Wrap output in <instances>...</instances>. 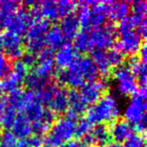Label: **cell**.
<instances>
[{"instance_id": "cell-1", "label": "cell", "mask_w": 147, "mask_h": 147, "mask_svg": "<svg viewBox=\"0 0 147 147\" xmlns=\"http://www.w3.org/2000/svg\"><path fill=\"white\" fill-rule=\"evenodd\" d=\"M120 114V106L113 94L102 96L87 111V120L91 124H105L117 118Z\"/></svg>"}, {"instance_id": "cell-2", "label": "cell", "mask_w": 147, "mask_h": 147, "mask_svg": "<svg viewBox=\"0 0 147 147\" xmlns=\"http://www.w3.org/2000/svg\"><path fill=\"white\" fill-rule=\"evenodd\" d=\"M38 102L47 103L54 115L65 113L68 108V92L63 88L57 86L55 83L49 82L39 91L34 92Z\"/></svg>"}, {"instance_id": "cell-3", "label": "cell", "mask_w": 147, "mask_h": 147, "mask_svg": "<svg viewBox=\"0 0 147 147\" xmlns=\"http://www.w3.org/2000/svg\"><path fill=\"white\" fill-rule=\"evenodd\" d=\"M76 121L67 117L58 119L52 126L50 133L45 139L47 147H60L75 136Z\"/></svg>"}, {"instance_id": "cell-4", "label": "cell", "mask_w": 147, "mask_h": 147, "mask_svg": "<svg viewBox=\"0 0 147 147\" xmlns=\"http://www.w3.org/2000/svg\"><path fill=\"white\" fill-rule=\"evenodd\" d=\"M49 24L44 19L33 21L25 34V46L30 53H38L45 48V36Z\"/></svg>"}, {"instance_id": "cell-5", "label": "cell", "mask_w": 147, "mask_h": 147, "mask_svg": "<svg viewBox=\"0 0 147 147\" xmlns=\"http://www.w3.org/2000/svg\"><path fill=\"white\" fill-rule=\"evenodd\" d=\"M88 34L92 48L95 50H104L111 48L117 36L115 26L111 24L91 30Z\"/></svg>"}, {"instance_id": "cell-6", "label": "cell", "mask_w": 147, "mask_h": 147, "mask_svg": "<svg viewBox=\"0 0 147 147\" xmlns=\"http://www.w3.org/2000/svg\"><path fill=\"white\" fill-rule=\"evenodd\" d=\"M114 77L117 82V90L122 95H133L137 90L136 77L127 65H119L114 71Z\"/></svg>"}, {"instance_id": "cell-7", "label": "cell", "mask_w": 147, "mask_h": 147, "mask_svg": "<svg viewBox=\"0 0 147 147\" xmlns=\"http://www.w3.org/2000/svg\"><path fill=\"white\" fill-rule=\"evenodd\" d=\"M146 102L145 100L140 99L137 96H133L130 99L129 102L124 111V117L125 120L129 123L130 125L133 124L134 127L140 123L146 122Z\"/></svg>"}, {"instance_id": "cell-8", "label": "cell", "mask_w": 147, "mask_h": 147, "mask_svg": "<svg viewBox=\"0 0 147 147\" xmlns=\"http://www.w3.org/2000/svg\"><path fill=\"white\" fill-rule=\"evenodd\" d=\"M119 34H120V37L115 46V49L120 50L122 53L129 54V55H135L139 52L142 45V38L136 31H127Z\"/></svg>"}, {"instance_id": "cell-9", "label": "cell", "mask_w": 147, "mask_h": 147, "mask_svg": "<svg viewBox=\"0 0 147 147\" xmlns=\"http://www.w3.org/2000/svg\"><path fill=\"white\" fill-rule=\"evenodd\" d=\"M32 22L33 19L31 17L29 11L24 7H19L10 17L7 29L9 30V32L22 36V34H26Z\"/></svg>"}, {"instance_id": "cell-10", "label": "cell", "mask_w": 147, "mask_h": 147, "mask_svg": "<svg viewBox=\"0 0 147 147\" xmlns=\"http://www.w3.org/2000/svg\"><path fill=\"white\" fill-rule=\"evenodd\" d=\"M107 88V82L104 79H96L88 82L81 88L79 93L85 103L93 104L100 99Z\"/></svg>"}, {"instance_id": "cell-11", "label": "cell", "mask_w": 147, "mask_h": 147, "mask_svg": "<svg viewBox=\"0 0 147 147\" xmlns=\"http://www.w3.org/2000/svg\"><path fill=\"white\" fill-rule=\"evenodd\" d=\"M36 61L37 65L34 70V73L39 76L41 78L49 80L54 71V66H55L53 50L49 48H44L38 52Z\"/></svg>"}, {"instance_id": "cell-12", "label": "cell", "mask_w": 147, "mask_h": 147, "mask_svg": "<svg viewBox=\"0 0 147 147\" xmlns=\"http://www.w3.org/2000/svg\"><path fill=\"white\" fill-rule=\"evenodd\" d=\"M3 49L6 50L7 57L16 60L24 55V40L21 36L11 32H7L2 34Z\"/></svg>"}, {"instance_id": "cell-13", "label": "cell", "mask_w": 147, "mask_h": 147, "mask_svg": "<svg viewBox=\"0 0 147 147\" xmlns=\"http://www.w3.org/2000/svg\"><path fill=\"white\" fill-rule=\"evenodd\" d=\"M78 57L76 51L70 43H64L61 48L58 49L54 54V63L61 70L68 68Z\"/></svg>"}, {"instance_id": "cell-14", "label": "cell", "mask_w": 147, "mask_h": 147, "mask_svg": "<svg viewBox=\"0 0 147 147\" xmlns=\"http://www.w3.org/2000/svg\"><path fill=\"white\" fill-rule=\"evenodd\" d=\"M110 138V131L107 126L104 124H98L94 127H92L90 132L82 140L90 147L94 144H105L109 142Z\"/></svg>"}, {"instance_id": "cell-15", "label": "cell", "mask_w": 147, "mask_h": 147, "mask_svg": "<svg viewBox=\"0 0 147 147\" xmlns=\"http://www.w3.org/2000/svg\"><path fill=\"white\" fill-rule=\"evenodd\" d=\"M68 103L69 108L67 110L66 117L76 121V119L78 118L79 115L87 108V104L85 103L78 90L72 88L68 92Z\"/></svg>"}, {"instance_id": "cell-16", "label": "cell", "mask_w": 147, "mask_h": 147, "mask_svg": "<svg viewBox=\"0 0 147 147\" xmlns=\"http://www.w3.org/2000/svg\"><path fill=\"white\" fill-rule=\"evenodd\" d=\"M110 137L115 140V142H125L129 138L133 131V127L127 123L125 119H118L112 124L109 129Z\"/></svg>"}, {"instance_id": "cell-17", "label": "cell", "mask_w": 147, "mask_h": 147, "mask_svg": "<svg viewBox=\"0 0 147 147\" xmlns=\"http://www.w3.org/2000/svg\"><path fill=\"white\" fill-rule=\"evenodd\" d=\"M32 132V124L28 117L24 113L19 112L11 127V133L17 139L22 140V139L29 137Z\"/></svg>"}, {"instance_id": "cell-18", "label": "cell", "mask_w": 147, "mask_h": 147, "mask_svg": "<svg viewBox=\"0 0 147 147\" xmlns=\"http://www.w3.org/2000/svg\"><path fill=\"white\" fill-rule=\"evenodd\" d=\"M104 5H105L106 16L112 20L121 21L129 15L130 7L127 2L104 1Z\"/></svg>"}, {"instance_id": "cell-19", "label": "cell", "mask_w": 147, "mask_h": 147, "mask_svg": "<svg viewBox=\"0 0 147 147\" xmlns=\"http://www.w3.org/2000/svg\"><path fill=\"white\" fill-rule=\"evenodd\" d=\"M59 27L65 39L70 40L74 39L75 36L78 34L80 25L78 20H77V17L72 13L63 18Z\"/></svg>"}, {"instance_id": "cell-20", "label": "cell", "mask_w": 147, "mask_h": 147, "mask_svg": "<svg viewBox=\"0 0 147 147\" xmlns=\"http://www.w3.org/2000/svg\"><path fill=\"white\" fill-rule=\"evenodd\" d=\"M20 3L15 0L0 1V30L7 29L10 17L19 9Z\"/></svg>"}, {"instance_id": "cell-21", "label": "cell", "mask_w": 147, "mask_h": 147, "mask_svg": "<svg viewBox=\"0 0 147 147\" xmlns=\"http://www.w3.org/2000/svg\"><path fill=\"white\" fill-rule=\"evenodd\" d=\"M65 38L58 25L49 27L45 36V43L50 49H58L65 43Z\"/></svg>"}, {"instance_id": "cell-22", "label": "cell", "mask_w": 147, "mask_h": 147, "mask_svg": "<svg viewBox=\"0 0 147 147\" xmlns=\"http://www.w3.org/2000/svg\"><path fill=\"white\" fill-rule=\"evenodd\" d=\"M40 16L46 21H57L60 18L57 2L52 0H45L37 3Z\"/></svg>"}, {"instance_id": "cell-23", "label": "cell", "mask_w": 147, "mask_h": 147, "mask_svg": "<svg viewBox=\"0 0 147 147\" xmlns=\"http://www.w3.org/2000/svg\"><path fill=\"white\" fill-rule=\"evenodd\" d=\"M24 77H22L20 75L14 71H10L7 76L4 78L0 79V91L6 92V93H10L14 90H16L21 84L24 82Z\"/></svg>"}, {"instance_id": "cell-24", "label": "cell", "mask_w": 147, "mask_h": 147, "mask_svg": "<svg viewBox=\"0 0 147 147\" xmlns=\"http://www.w3.org/2000/svg\"><path fill=\"white\" fill-rule=\"evenodd\" d=\"M135 77H138V83L140 87H146V64L136 57L130 58L129 64L127 65Z\"/></svg>"}, {"instance_id": "cell-25", "label": "cell", "mask_w": 147, "mask_h": 147, "mask_svg": "<svg viewBox=\"0 0 147 147\" xmlns=\"http://www.w3.org/2000/svg\"><path fill=\"white\" fill-rule=\"evenodd\" d=\"M74 49L76 51H78L81 53H88L93 50L92 48L90 34L88 31H80L74 38Z\"/></svg>"}, {"instance_id": "cell-26", "label": "cell", "mask_w": 147, "mask_h": 147, "mask_svg": "<svg viewBox=\"0 0 147 147\" xmlns=\"http://www.w3.org/2000/svg\"><path fill=\"white\" fill-rule=\"evenodd\" d=\"M91 59L95 63L99 73L102 74V75H107L110 72L111 65L108 61L105 50H94L92 52Z\"/></svg>"}, {"instance_id": "cell-27", "label": "cell", "mask_w": 147, "mask_h": 147, "mask_svg": "<svg viewBox=\"0 0 147 147\" xmlns=\"http://www.w3.org/2000/svg\"><path fill=\"white\" fill-rule=\"evenodd\" d=\"M24 80L25 82L26 87L29 88L30 91L33 92L39 91L41 88H43L49 83V80L41 78L39 76L34 73V71L27 73Z\"/></svg>"}, {"instance_id": "cell-28", "label": "cell", "mask_w": 147, "mask_h": 147, "mask_svg": "<svg viewBox=\"0 0 147 147\" xmlns=\"http://www.w3.org/2000/svg\"><path fill=\"white\" fill-rule=\"evenodd\" d=\"M16 109L9 103L4 109L0 111V124L3 126L4 129H11L15 121V118H16Z\"/></svg>"}, {"instance_id": "cell-29", "label": "cell", "mask_w": 147, "mask_h": 147, "mask_svg": "<svg viewBox=\"0 0 147 147\" xmlns=\"http://www.w3.org/2000/svg\"><path fill=\"white\" fill-rule=\"evenodd\" d=\"M44 144L43 138L39 135H30L17 142V147H42Z\"/></svg>"}, {"instance_id": "cell-30", "label": "cell", "mask_w": 147, "mask_h": 147, "mask_svg": "<svg viewBox=\"0 0 147 147\" xmlns=\"http://www.w3.org/2000/svg\"><path fill=\"white\" fill-rule=\"evenodd\" d=\"M106 54L111 67H117L119 65H121L124 60V55L120 50L117 49L115 48L111 49L106 51Z\"/></svg>"}, {"instance_id": "cell-31", "label": "cell", "mask_w": 147, "mask_h": 147, "mask_svg": "<svg viewBox=\"0 0 147 147\" xmlns=\"http://www.w3.org/2000/svg\"><path fill=\"white\" fill-rule=\"evenodd\" d=\"M91 129H92V124L88 122L87 119H81L76 125L75 136L78 138H84L90 132Z\"/></svg>"}, {"instance_id": "cell-32", "label": "cell", "mask_w": 147, "mask_h": 147, "mask_svg": "<svg viewBox=\"0 0 147 147\" xmlns=\"http://www.w3.org/2000/svg\"><path fill=\"white\" fill-rule=\"evenodd\" d=\"M57 5L60 17H65L73 13L74 9L76 7V3L74 1H69V0H63V1L57 2Z\"/></svg>"}, {"instance_id": "cell-33", "label": "cell", "mask_w": 147, "mask_h": 147, "mask_svg": "<svg viewBox=\"0 0 147 147\" xmlns=\"http://www.w3.org/2000/svg\"><path fill=\"white\" fill-rule=\"evenodd\" d=\"M122 147H145V140L142 134H131L124 142Z\"/></svg>"}, {"instance_id": "cell-34", "label": "cell", "mask_w": 147, "mask_h": 147, "mask_svg": "<svg viewBox=\"0 0 147 147\" xmlns=\"http://www.w3.org/2000/svg\"><path fill=\"white\" fill-rule=\"evenodd\" d=\"M11 71V63L5 54L0 53V79L4 78Z\"/></svg>"}, {"instance_id": "cell-35", "label": "cell", "mask_w": 147, "mask_h": 147, "mask_svg": "<svg viewBox=\"0 0 147 147\" xmlns=\"http://www.w3.org/2000/svg\"><path fill=\"white\" fill-rule=\"evenodd\" d=\"M131 9L134 15L146 18L147 3L145 1H134L131 3Z\"/></svg>"}, {"instance_id": "cell-36", "label": "cell", "mask_w": 147, "mask_h": 147, "mask_svg": "<svg viewBox=\"0 0 147 147\" xmlns=\"http://www.w3.org/2000/svg\"><path fill=\"white\" fill-rule=\"evenodd\" d=\"M17 138L14 135L7 131L2 135L0 140V147H17Z\"/></svg>"}, {"instance_id": "cell-37", "label": "cell", "mask_w": 147, "mask_h": 147, "mask_svg": "<svg viewBox=\"0 0 147 147\" xmlns=\"http://www.w3.org/2000/svg\"><path fill=\"white\" fill-rule=\"evenodd\" d=\"M15 73H17L18 75H20L22 77H25V76L28 73V68H27L26 65L22 63V61H17L16 63L13 65V70Z\"/></svg>"}, {"instance_id": "cell-38", "label": "cell", "mask_w": 147, "mask_h": 147, "mask_svg": "<svg viewBox=\"0 0 147 147\" xmlns=\"http://www.w3.org/2000/svg\"><path fill=\"white\" fill-rule=\"evenodd\" d=\"M22 61L26 65L27 68H28V67H33V66H34V64L36 63V54L27 52L26 54H24V55H22Z\"/></svg>"}, {"instance_id": "cell-39", "label": "cell", "mask_w": 147, "mask_h": 147, "mask_svg": "<svg viewBox=\"0 0 147 147\" xmlns=\"http://www.w3.org/2000/svg\"><path fill=\"white\" fill-rule=\"evenodd\" d=\"M61 147H88L86 142L83 140H80V139H76V140H70L61 146Z\"/></svg>"}, {"instance_id": "cell-40", "label": "cell", "mask_w": 147, "mask_h": 147, "mask_svg": "<svg viewBox=\"0 0 147 147\" xmlns=\"http://www.w3.org/2000/svg\"><path fill=\"white\" fill-rule=\"evenodd\" d=\"M135 96H137L140 99L145 100L147 97V91H146V87H139L137 88V90L135 92Z\"/></svg>"}, {"instance_id": "cell-41", "label": "cell", "mask_w": 147, "mask_h": 147, "mask_svg": "<svg viewBox=\"0 0 147 147\" xmlns=\"http://www.w3.org/2000/svg\"><path fill=\"white\" fill-rule=\"evenodd\" d=\"M140 52V60L142 61V63H146V60H147V50H146V44H142V47L139 50Z\"/></svg>"}, {"instance_id": "cell-42", "label": "cell", "mask_w": 147, "mask_h": 147, "mask_svg": "<svg viewBox=\"0 0 147 147\" xmlns=\"http://www.w3.org/2000/svg\"><path fill=\"white\" fill-rule=\"evenodd\" d=\"M100 147H122V146L120 145V144H117V142H107V144L102 145Z\"/></svg>"}, {"instance_id": "cell-43", "label": "cell", "mask_w": 147, "mask_h": 147, "mask_svg": "<svg viewBox=\"0 0 147 147\" xmlns=\"http://www.w3.org/2000/svg\"><path fill=\"white\" fill-rule=\"evenodd\" d=\"M3 50V38H2V34H0V53Z\"/></svg>"}, {"instance_id": "cell-44", "label": "cell", "mask_w": 147, "mask_h": 147, "mask_svg": "<svg viewBox=\"0 0 147 147\" xmlns=\"http://www.w3.org/2000/svg\"><path fill=\"white\" fill-rule=\"evenodd\" d=\"M2 98H3V96H2V92H1V91H0V100H2Z\"/></svg>"}, {"instance_id": "cell-45", "label": "cell", "mask_w": 147, "mask_h": 147, "mask_svg": "<svg viewBox=\"0 0 147 147\" xmlns=\"http://www.w3.org/2000/svg\"><path fill=\"white\" fill-rule=\"evenodd\" d=\"M1 137H2V133H1V130H0V140H1Z\"/></svg>"}, {"instance_id": "cell-46", "label": "cell", "mask_w": 147, "mask_h": 147, "mask_svg": "<svg viewBox=\"0 0 147 147\" xmlns=\"http://www.w3.org/2000/svg\"><path fill=\"white\" fill-rule=\"evenodd\" d=\"M45 147H47V146H45Z\"/></svg>"}]
</instances>
